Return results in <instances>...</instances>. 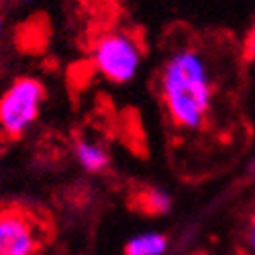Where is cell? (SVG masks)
I'll return each mask as SVG.
<instances>
[{
	"instance_id": "6da1fadb",
	"label": "cell",
	"mask_w": 255,
	"mask_h": 255,
	"mask_svg": "<svg viewBox=\"0 0 255 255\" xmlns=\"http://www.w3.org/2000/svg\"><path fill=\"white\" fill-rule=\"evenodd\" d=\"M161 100L180 129L196 131L208 117L212 86L206 63L194 49H180L161 70Z\"/></svg>"
},
{
	"instance_id": "7a4b0ae2",
	"label": "cell",
	"mask_w": 255,
	"mask_h": 255,
	"mask_svg": "<svg viewBox=\"0 0 255 255\" xmlns=\"http://www.w3.org/2000/svg\"><path fill=\"white\" fill-rule=\"evenodd\" d=\"M141 57L139 43L127 33H106L92 47L94 68L113 84L131 82L141 68Z\"/></svg>"
},
{
	"instance_id": "3957f363",
	"label": "cell",
	"mask_w": 255,
	"mask_h": 255,
	"mask_svg": "<svg viewBox=\"0 0 255 255\" xmlns=\"http://www.w3.org/2000/svg\"><path fill=\"white\" fill-rule=\"evenodd\" d=\"M45 100L43 84L33 78H20L0 98V131L16 139L29 131L37 121L39 109Z\"/></svg>"
},
{
	"instance_id": "277c9868",
	"label": "cell",
	"mask_w": 255,
	"mask_h": 255,
	"mask_svg": "<svg viewBox=\"0 0 255 255\" xmlns=\"http://www.w3.org/2000/svg\"><path fill=\"white\" fill-rule=\"evenodd\" d=\"M45 229L25 208L0 210V255H37Z\"/></svg>"
},
{
	"instance_id": "5b68a950",
	"label": "cell",
	"mask_w": 255,
	"mask_h": 255,
	"mask_svg": "<svg viewBox=\"0 0 255 255\" xmlns=\"http://www.w3.org/2000/svg\"><path fill=\"white\" fill-rule=\"evenodd\" d=\"M74 155L78 159V163L90 174H98L104 172L111 163V157L100 145L92 143V141H78L74 145Z\"/></svg>"
},
{
	"instance_id": "8992f818",
	"label": "cell",
	"mask_w": 255,
	"mask_h": 255,
	"mask_svg": "<svg viewBox=\"0 0 255 255\" xmlns=\"http://www.w3.org/2000/svg\"><path fill=\"white\" fill-rule=\"evenodd\" d=\"M167 239L161 233H141L125 245V255H163Z\"/></svg>"
},
{
	"instance_id": "52a82bcc",
	"label": "cell",
	"mask_w": 255,
	"mask_h": 255,
	"mask_svg": "<svg viewBox=\"0 0 255 255\" xmlns=\"http://www.w3.org/2000/svg\"><path fill=\"white\" fill-rule=\"evenodd\" d=\"M137 206L147 215H165L172 208V198L159 188H147L137 196Z\"/></svg>"
},
{
	"instance_id": "ba28073f",
	"label": "cell",
	"mask_w": 255,
	"mask_h": 255,
	"mask_svg": "<svg viewBox=\"0 0 255 255\" xmlns=\"http://www.w3.org/2000/svg\"><path fill=\"white\" fill-rule=\"evenodd\" d=\"M251 243H253V251H255V223H253V235H251Z\"/></svg>"
},
{
	"instance_id": "9c48e42d",
	"label": "cell",
	"mask_w": 255,
	"mask_h": 255,
	"mask_svg": "<svg viewBox=\"0 0 255 255\" xmlns=\"http://www.w3.org/2000/svg\"><path fill=\"white\" fill-rule=\"evenodd\" d=\"M2 31H4V23L0 20V41H2Z\"/></svg>"
},
{
	"instance_id": "30bf717a",
	"label": "cell",
	"mask_w": 255,
	"mask_h": 255,
	"mask_svg": "<svg viewBox=\"0 0 255 255\" xmlns=\"http://www.w3.org/2000/svg\"><path fill=\"white\" fill-rule=\"evenodd\" d=\"M23 2H35V0H23Z\"/></svg>"
}]
</instances>
